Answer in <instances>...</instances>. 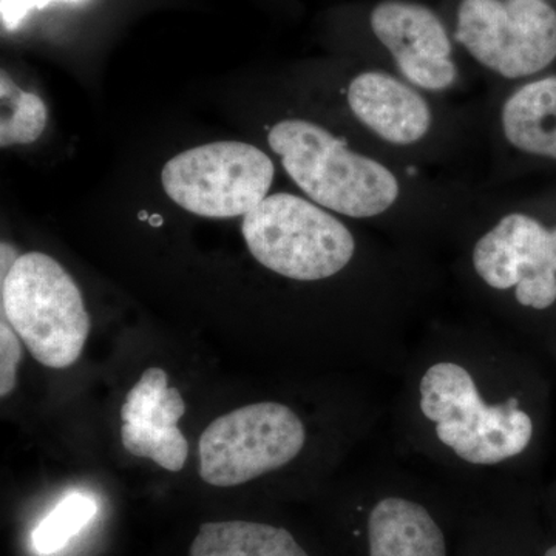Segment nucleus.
Segmentation results:
<instances>
[{"label":"nucleus","instance_id":"1","mask_svg":"<svg viewBox=\"0 0 556 556\" xmlns=\"http://www.w3.org/2000/svg\"><path fill=\"white\" fill-rule=\"evenodd\" d=\"M417 405L439 444L468 466H500L525 455L535 438V420L519 399L484 396L473 372L459 362L426 368Z\"/></svg>","mask_w":556,"mask_h":556},{"label":"nucleus","instance_id":"2","mask_svg":"<svg viewBox=\"0 0 556 556\" xmlns=\"http://www.w3.org/2000/svg\"><path fill=\"white\" fill-rule=\"evenodd\" d=\"M268 142L292 181L318 206L350 218H372L399 199L393 172L311 121H280Z\"/></svg>","mask_w":556,"mask_h":556},{"label":"nucleus","instance_id":"3","mask_svg":"<svg viewBox=\"0 0 556 556\" xmlns=\"http://www.w3.org/2000/svg\"><path fill=\"white\" fill-rule=\"evenodd\" d=\"M2 316L43 367L75 364L90 334L78 285L42 252L21 255L2 278Z\"/></svg>","mask_w":556,"mask_h":556},{"label":"nucleus","instance_id":"4","mask_svg":"<svg viewBox=\"0 0 556 556\" xmlns=\"http://www.w3.org/2000/svg\"><path fill=\"white\" fill-rule=\"evenodd\" d=\"M243 239L260 265L298 281L325 280L350 265L353 233L317 204L274 193L243 217Z\"/></svg>","mask_w":556,"mask_h":556},{"label":"nucleus","instance_id":"5","mask_svg":"<svg viewBox=\"0 0 556 556\" xmlns=\"http://www.w3.org/2000/svg\"><path fill=\"white\" fill-rule=\"evenodd\" d=\"M273 160L255 146L219 141L199 146L167 161L161 174L167 197L206 218L247 215L268 197Z\"/></svg>","mask_w":556,"mask_h":556},{"label":"nucleus","instance_id":"6","mask_svg":"<svg viewBox=\"0 0 556 556\" xmlns=\"http://www.w3.org/2000/svg\"><path fill=\"white\" fill-rule=\"evenodd\" d=\"M306 430L294 409L260 402L217 417L200 438V477L236 486L288 466L305 447Z\"/></svg>","mask_w":556,"mask_h":556},{"label":"nucleus","instance_id":"7","mask_svg":"<svg viewBox=\"0 0 556 556\" xmlns=\"http://www.w3.org/2000/svg\"><path fill=\"white\" fill-rule=\"evenodd\" d=\"M456 40L504 78L535 75L556 60V10L546 0H463Z\"/></svg>","mask_w":556,"mask_h":556},{"label":"nucleus","instance_id":"8","mask_svg":"<svg viewBox=\"0 0 556 556\" xmlns=\"http://www.w3.org/2000/svg\"><path fill=\"white\" fill-rule=\"evenodd\" d=\"M473 268L486 287L515 291L525 308L556 303V269L551 229L526 214H508L475 244Z\"/></svg>","mask_w":556,"mask_h":556},{"label":"nucleus","instance_id":"9","mask_svg":"<svg viewBox=\"0 0 556 556\" xmlns=\"http://www.w3.org/2000/svg\"><path fill=\"white\" fill-rule=\"evenodd\" d=\"M371 28L413 86L441 91L456 83L448 33L427 7L386 0L372 10Z\"/></svg>","mask_w":556,"mask_h":556},{"label":"nucleus","instance_id":"10","mask_svg":"<svg viewBox=\"0 0 556 556\" xmlns=\"http://www.w3.org/2000/svg\"><path fill=\"white\" fill-rule=\"evenodd\" d=\"M161 368H149L121 407V442L130 455L148 457L161 468L179 471L189 455L188 439L178 428L186 404Z\"/></svg>","mask_w":556,"mask_h":556},{"label":"nucleus","instance_id":"11","mask_svg":"<svg viewBox=\"0 0 556 556\" xmlns=\"http://www.w3.org/2000/svg\"><path fill=\"white\" fill-rule=\"evenodd\" d=\"M348 104L365 127L391 144H415L431 127L428 102L386 72H365L351 80Z\"/></svg>","mask_w":556,"mask_h":556},{"label":"nucleus","instance_id":"12","mask_svg":"<svg viewBox=\"0 0 556 556\" xmlns=\"http://www.w3.org/2000/svg\"><path fill=\"white\" fill-rule=\"evenodd\" d=\"M369 556H447L445 536L422 504L387 496L368 517Z\"/></svg>","mask_w":556,"mask_h":556},{"label":"nucleus","instance_id":"13","mask_svg":"<svg viewBox=\"0 0 556 556\" xmlns=\"http://www.w3.org/2000/svg\"><path fill=\"white\" fill-rule=\"evenodd\" d=\"M503 130L515 149L556 160V76L515 91L503 108Z\"/></svg>","mask_w":556,"mask_h":556},{"label":"nucleus","instance_id":"14","mask_svg":"<svg viewBox=\"0 0 556 556\" xmlns=\"http://www.w3.org/2000/svg\"><path fill=\"white\" fill-rule=\"evenodd\" d=\"M189 556H308L281 527L252 521L201 525Z\"/></svg>","mask_w":556,"mask_h":556},{"label":"nucleus","instance_id":"15","mask_svg":"<svg viewBox=\"0 0 556 556\" xmlns=\"http://www.w3.org/2000/svg\"><path fill=\"white\" fill-rule=\"evenodd\" d=\"M0 146L31 144L47 126V108L38 94L21 90L5 72L0 76Z\"/></svg>","mask_w":556,"mask_h":556},{"label":"nucleus","instance_id":"16","mask_svg":"<svg viewBox=\"0 0 556 556\" xmlns=\"http://www.w3.org/2000/svg\"><path fill=\"white\" fill-rule=\"evenodd\" d=\"M98 511L93 497L84 493H72L47 515L33 532V547L40 555H51L67 546Z\"/></svg>","mask_w":556,"mask_h":556},{"label":"nucleus","instance_id":"17","mask_svg":"<svg viewBox=\"0 0 556 556\" xmlns=\"http://www.w3.org/2000/svg\"><path fill=\"white\" fill-rule=\"evenodd\" d=\"M20 336L13 327L2 318L0 324V396H10L17 382V367L22 358Z\"/></svg>","mask_w":556,"mask_h":556},{"label":"nucleus","instance_id":"18","mask_svg":"<svg viewBox=\"0 0 556 556\" xmlns=\"http://www.w3.org/2000/svg\"><path fill=\"white\" fill-rule=\"evenodd\" d=\"M20 257L21 255L10 244L2 243V278L9 276L10 269Z\"/></svg>","mask_w":556,"mask_h":556},{"label":"nucleus","instance_id":"19","mask_svg":"<svg viewBox=\"0 0 556 556\" xmlns=\"http://www.w3.org/2000/svg\"><path fill=\"white\" fill-rule=\"evenodd\" d=\"M551 239H552V254H554V263L556 269V228L551 229Z\"/></svg>","mask_w":556,"mask_h":556},{"label":"nucleus","instance_id":"20","mask_svg":"<svg viewBox=\"0 0 556 556\" xmlns=\"http://www.w3.org/2000/svg\"><path fill=\"white\" fill-rule=\"evenodd\" d=\"M544 556H556V544H555V546L547 548L546 555H544Z\"/></svg>","mask_w":556,"mask_h":556}]
</instances>
